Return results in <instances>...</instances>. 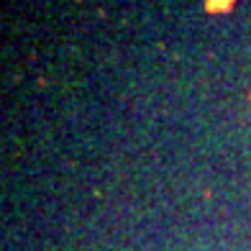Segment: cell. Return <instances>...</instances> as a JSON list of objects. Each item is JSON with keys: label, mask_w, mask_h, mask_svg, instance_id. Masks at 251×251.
Returning <instances> with one entry per match:
<instances>
[{"label": "cell", "mask_w": 251, "mask_h": 251, "mask_svg": "<svg viewBox=\"0 0 251 251\" xmlns=\"http://www.w3.org/2000/svg\"><path fill=\"white\" fill-rule=\"evenodd\" d=\"M223 3H233V0H208V10H226L228 5Z\"/></svg>", "instance_id": "1"}]
</instances>
